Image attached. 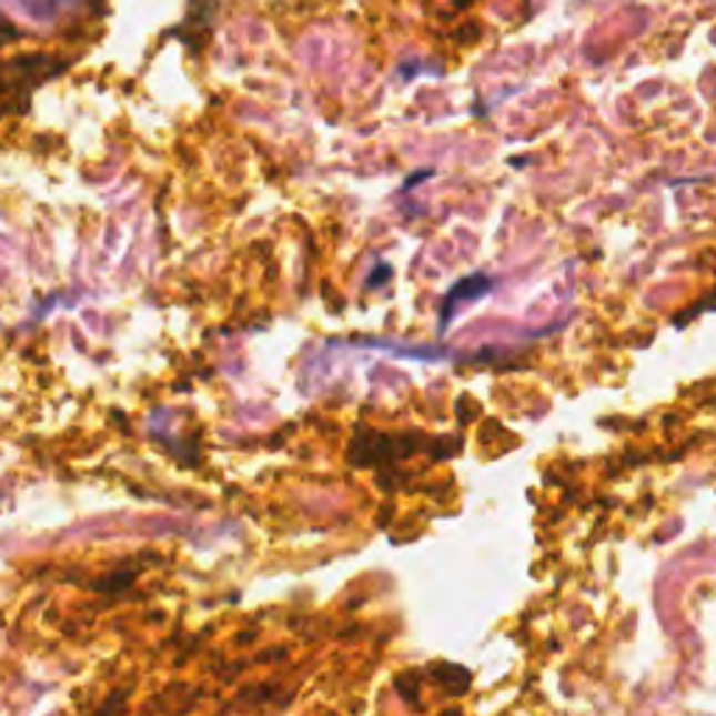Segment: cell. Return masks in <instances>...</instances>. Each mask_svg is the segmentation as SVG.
I'll use <instances>...</instances> for the list:
<instances>
[{
  "mask_svg": "<svg viewBox=\"0 0 716 716\" xmlns=\"http://www.w3.org/2000/svg\"><path fill=\"white\" fill-rule=\"evenodd\" d=\"M490 285H493V280L484 278V274H473V278L460 280V283H456L454 289L448 292V298H445L443 311H440V314H443V316H440V327L448 325V322L454 320L456 311H460L462 305H467V303H473V300L484 298V294L490 292Z\"/></svg>",
  "mask_w": 716,
  "mask_h": 716,
  "instance_id": "6da1fadb",
  "label": "cell"
}]
</instances>
